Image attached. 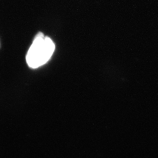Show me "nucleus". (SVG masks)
Returning a JSON list of instances; mask_svg holds the SVG:
<instances>
[{
  "mask_svg": "<svg viewBox=\"0 0 158 158\" xmlns=\"http://www.w3.org/2000/svg\"><path fill=\"white\" fill-rule=\"evenodd\" d=\"M55 49L52 40L48 37H44L42 33H39L27 52V64L32 68H36L45 64L52 56Z\"/></svg>",
  "mask_w": 158,
  "mask_h": 158,
  "instance_id": "obj_1",
  "label": "nucleus"
}]
</instances>
